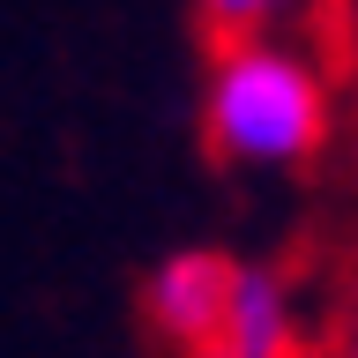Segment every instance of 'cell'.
<instances>
[{
    "mask_svg": "<svg viewBox=\"0 0 358 358\" xmlns=\"http://www.w3.org/2000/svg\"><path fill=\"white\" fill-rule=\"evenodd\" d=\"M336 127L329 67L299 38H231L201 75V142L231 172H291L313 164Z\"/></svg>",
    "mask_w": 358,
    "mask_h": 358,
    "instance_id": "obj_1",
    "label": "cell"
},
{
    "mask_svg": "<svg viewBox=\"0 0 358 358\" xmlns=\"http://www.w3.org/2000/svg\"><path fill=\"white\" fill-rule=\"evenodd\" d=\"M239 268L246 262H231L217 246H172V254L150 268V284H142V321H150V336L172 358L201 351V343L224 329V313H231Z\"/></svg>",
    "mask_w": 358,
    "mask_h": 358,
    "instance_id": "obj_2",
    "label": "cell"
},
{
    "mask_svg": "<svg viewBox=\"0 0 358 358\" xmlns=\"http://www.w3.org/2000/svg\"><path fill=\"white\" fill-rule=\"evenodd\" d=\"M187 358H313L306 329H299V291H291V276L268 268V262H246L224 329L209 336L201 351H187Z\"/></svg>",
    "mask_w": 358,
    "mask_h": 358,
    "instance_id": "obj_3",
    "label": "cell"
},
{
    "mask_svg": "<svg viewBox=\"0 0 358 358\" xmlns=\"http://www.w3.org/2000/svg\"><path fill=\"white\" fill-rule=\"evenodd\" d=\"M194 8L217 30V45H231V38H284V22H299L321 0H194Z\"/></svg>",
    "mask_w": 358,
    "mask_h": 358,
    "instance_id": "obj_4",
    "label": "cell"
},
{
    "mask_svg": "<svg viewBox=\"0 0 358 358\" xmlns=\"http://www.w3.org/2000/svg\"><path fill=\"white\" fill-rule=\"evenodd\" d=\"M313 358H358V291H351V306H336V321H329Z\"/></svg>",
    "mask_w": 358,
    "mask_h": 358,
    "instance_id": "obj_5",
    "label": "cell"
},
{
    "mask_svg": "<svg viewBox=\"0 0 358 358\" xmlns=\"http://www.w3.org/2000/svg\"><path fill=\"white\" fill-rule=\"evenodd\" d=\"M343 60H351V75H358V0H343Z\"/></svg>",
    "mask_w": 358,
    "mask_h": 358,
    "instance_id": "obj_6",
    "label": "cell"
}]
</instances>
